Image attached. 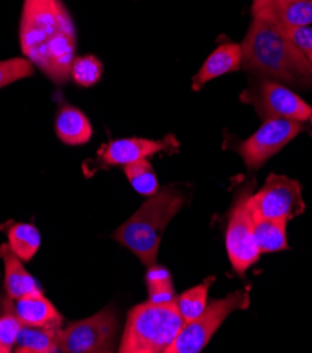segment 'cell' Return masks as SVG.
<instances>
[{
    "mask_svg": "<svg viewBox=\"0 0 312 353\" xmlns=\"http://www.w3.org/2000/svg\"><path fill=\"white\" fill-rule=\"evenodd\" d=\"M147 288H148V300L151 303L167 304V303H173L176 299V293H175V288H173V283L154 285V286H147Z\"/></svg>",
    "mask_w": 312,
    "mask_h": 353,
    "instance_id": "obj_26",
    "label": "cell"
},
{
    "mask_svg": "<svg viewBox=\"0 0 312 353\" xmlns=\"http://www.w3.org/2000/svg\"><path fill=\"white\" fill-rule=\"evenodd\" d=\"M14 312L23 325L62 327L63 323L61 312L43 293L16 300Z\"/></svg>",
    "mask_w": 312,
    "mask_h": 353,
    "instance_id": "obj_14",
    "label": "cell"
},
{
    "mask_svg": "<svg viewBox=\"0 0 312 353\" xmlns=\"http://www.w3.org/2000/svg\"><path fill=\"white\" fill-rule=\"evenodd\" d=\"M62 327L23 325L17 338L14 352L17 353H55L61 352Z\"/></svg>",
    "mask_w": 312,
    "mask_h": 353,
    "instance_id": "obj_16",
    "label": "cell"
},
{
    "mask_svg": "<svg viewBox=\"0 0 312 353\" xmlns=\"http://www.w3.org/2000/svg\"><path fill=\"white\" fill-rule=\"evenodd\" d=\"M124 173L132 189L141 196L151 197L159 192V182L152 165L147 159L136 161L124 166Z\"/></svg>",
    "mask_w": 312,
    "mask_h": 353,
    "instance_id": "obj_21",
    "label": "cell"
},
{
    "mask_svg": "<svg viewBox=\"0 0 312 353\" xmlns=\"http://www.w3.org/2000/svg\"><path fill=\"white\" fill-rule=\"evenodd\" d=\"M242 100L252 104L262 120L287 119L304 123L312 114L311 105L291 89L279 82L260 81L242 93Z\"/></svg>",
    "mask_w": 312,
    "mask_h": 353,
    "instance_id": "obj_8",
    "label": "cell"
},
{
    "mask_svg": "<svg viewBox=\"0 0 312 353\" xmlns=\"http://www.w3.org/2000/svg\"><path fill=\"white\" fill-rule=\"evenodd\" d=\"M0 258L5 265V289L10 300L43 293L40 286L23 265V261L12 251L9 243L0 245Z\"/></svg>",
    "mask_w": 312,
    "mask_h": 353,
    "instance_id": "obj_12",
    "label": "cell"
},
{
    "mask_svg": "<svg viewBox=\"0 0 312 353\" xmlns=\"http://www.w3.org/2000/svg\"><path fill=\"white\" fill-rule=\"evenodd\" d=\"M58 138L66 145H82L92 138V125L87 117L74 105H63L55 119Z\"/></svg>",
    "mask_w": 312,
    "mask_h": 353,
    "instance_id": "obj_15",
    "label": "cell"
},
{
    "mask_svg": "<svg viewBox=\"0 0 312 353\" xmlns=\"http://www.w3.org/2000/svg\"><path fill=\"white\" fill-rule=\"evenodd\" d=\"M302 131L304 125L300 121L287 119L264 120L263 125L244 143L236 145L235 151L249 170H258Z\"/></svg>",
    "mask_w": 312,
    "mask_h": 353,
    "instance_id": "obj_10",
    "label": "cell"
},
{
    "mask_svg": "<svg viewBox=\"0 0 312 353\" xmlns=\"http://www.w3.org/2000/svg\"><path fill=\"white\" fill-rule=\"evenodd\" d=\"M287 2H290V0H287Z\"/></svg>",
    "mask_w": 312,
    "mask_h": 353,
    "instance_id": "obj_30",
    "label": "cell"
},
{
    "mask_svg": "<svg viewBox=\"0 0 312 353\" xmlns=\"http://www.w3.org/2000/svg\"><path fill=\"white\" fill-rule=\"evenodd\" d=\"M309 121H311V124H312V114H311V117H309Z\"/></svg>",
    "mask_w": 312,
    "mask_h": 353,
    "instance_id": "obj_29",
    "label": "cell"
},
{
    "mask_svg": "<svg viewBox=\"0 0 312 353\" xmlns=\"http://www.w3.org/2000/svg\"><path fill=\"white\" fill-rule=\"evenodd\" d=\"M271 3H273V0H253V2H252L253 17L264 13L270 8Z\"/></svg>",
    "mask_w": 312,
    "mask_h": 353,
    "instance_id": "obj_28",
    "label": "cell"
},
{
    "mask_svg": "<svg viewBox=\"0 0 312 353\" xmlns=\"http://www.w3.org/2000/svg\"><path fill=\"white\" fill-rule=\"evenodd\" d=\"M179 143L173 135H166L163 139H147V138H120L113 139L109 144L103 145L97 158L92 161V170L107 169L112 166H125L128 163L147 159L155 154L178 150Z\"/></svg>",
    "mask_w": 312,
    "mask_h": 353,
    "instance_id": "obj_11",
    "label": "cell"
},
{
    "mask_svg": "<svg viewBox=\"0 0 312 353\" xmlns=\"http://www.w3.org/2000/svg\"><path fill=\"white\" fill-rule=\"evenodd\" d=\"M251 207L266 219L289 223L305 211L300 182L271 173L264 186L251 196Z\"/></svg>",
    "mask_w": 312,
    "mask_h": 353,
    "instance_id": "obj_9",
    "label": "cell"
},
{
    "mask_svg": "<svg viewBox=\"0 0 312 353\" xmlns=\"http://www.w3.org/2000/svg\"><path fill=\"white\" fill-rule=\"evenodd\" d=\"M248 70L304 89H312V63L274 20L253 17L240 44Z\"/></svg>",
    "mask_w": 312,
    "mask_h": 353,
    "instance_id": "obj_2",
    "label": "cell"
},
{
    "mask_svg": "<svg viewBox=\"0 0 312 353\" xmlns=\"http://www.w3.org/2000/svg\"><path fill=\"white\" fill-rule=\"evenodd\" d=\"M286 37L308 58L312 63V27L298 26V27H286L280 26Z\"/></svg>",
    "mask_w": 312,
    "mask_h": 353,
    "instance_id": "obj_25",
    "label": "cell"
},
{
    "mask_svg": "<svg viewBox=\"0 0 312 353\" xmlns=\"http://www.w3.org/2000/svg\"><path fill=\"white\" fill-rule=\"evenodd\" d=\"M101 75H103V65L96 57L93 55L75 57L72 69H71V77L78 85L83 88H90L100 81Z\"/></svg>",
    "mask_w": 312,
    "mask_h": 353,
    "instance_id": "obj_22",
    "label": "cell"
},
{
    "mask_svg": "<svg viewBox=\"0 0 312 353\" xmlns=\"http://www.w3.org/2000/svg\"><path fill=\"white\" fill-rule=\"evenodd\" d=\"M242 61H244V54H242L239 44H221L205 59L197 75L193 78V89L200 90L210 81L229 72H235V70L239 69Z\"/></svg>",
    "mask_w": 312,
    "mask_h": 353,
    "instance_id": "obj_13",
    "label": "cell"
},
{
    "mask_svg": "<svg viewBox=\"0 0 312 353\" xmlns=\"http://www.w3.org/2000/svg\"><path fill=\"white\" fill-rule=\"evenodd\" d=\"M251 214L253 221L255 238H256V243L259 246L260 254H273V252L290 250L289 242H287L286 221L266 219L260 216L252 207H251Z\"/></svg>",
    "mask_w": 312,
    "mask_h": 353,
    "instance_id": "obj_17",
    "label": "cell"
},
{
    "mask_svg": "<svg viewBox=\"0 0 312 353\" xmlns=\"http://www.w3.org/2000/svg\"><path fill=\"white\" fill-rule=\"evenodd\" d=\"M20 46L24 57L54 83L69 79L76 57V30L61 0H24Z\"/></svg>",
    "mask_w": 312,
    "mask_h": 353,
    "instance_id": "obj_1",
    "label": "cell"
},
{
    "mask_svg": "<svg viewBox=\"0 0 312 353\" xmlns=\"http://www.w3.org/2000/svg\"><path fill=\"white\" fill-rule=\"evenodd\" d=\"M118 331V315L109 305L86 320L71 323L62 328L59 349L65 353L114 352Z\"/></svg>",
    "mask_w": 312,
    "mask_h": 353,
    "instance_id": "obj_7",
    "label": "cell"
},
{
    "mask_svg": "<svg viewBox=\"0 0 312 353\" xmlns=\"http://www.w3.org/2000/svg\"><path fill=\"white\" fill-rule=\"evenodd\" d=\"M145 283H147V286L171 283L170 272L166 268L154 263V265L148 266V272L145 274Z\"/></svg>",
    "mask_w": 312,
    "mask_h": 353,
    "instance_id": "obj_27",
    "label": "cell"
},
{
    "mask_svg": "<svg viewBox=\"0 0 312 353\" xmlns=\"http://www.w3.org/2000/svg\"><path fill=\"white\" fill-rule=\"evenodd\" d=\"M253 189L255 183H251L236 193L225 230L227 254L232 269L240 276H244L262 255L256 243L249 205Z\"/></svg>",
    "mask_w": 312,
    "mask_h": 353,
    "instance_id": "obj_5",
    "label": "cell"
},
{
    "mask_svg": "<svg viewBox=\"0 0 312 353\" xmlns=\"http://www.w3.org/2000/svg\"><path fill=\"white\" fill-rule=\"evenodd\" d=\"M12 305V303H6L0 315V353H10L14 350L21 330V323Z\"/></svg>",
    "mask_w": 312,
    "mask_h": 353,
    "instance_id": "obj_23",
    "label": "cell"
},
{
    "mask_svg": "<svg viewBox=\"0 0 312 353\" xmlns=\"http://www.w3.org/2000/svg\"><path fill=\"white\" fill-rule=\"evenodd\" d=\"M9 238V246L12 251L23 261H31L40 250L41 235L40 231L32 224L25 223H9L2 227Z\"/></svg>",
    "mask_w": 312,
    "mask_h": 353,
    "instance_id": "obj_19",
    "label": "cell"
},
{
    "mask_svg": "<svg viewBox=\"0 0 312 353\" xmlns=\"http://www.w3.org/2000/svg\"><path fill=\"white\" fill-rule=\"evenodd\" d=\"M34 75V65L27 58L0 61V89Z\"/></svg>",
    "mask_w": 312,
    "mask_h": 353,
    "instance_id": "obj_24",
    "label": "cell"
},
{
    "mask_svg": "<svg viewBox=\"0 0 312 353\" xmlns=\"http://www.w3.org/2000/svg\"><path fill=\"white\" fill-rule=\"evenodd\" d=\"M185 203L186 196L179 188L167 186L138 208L128 221L116 230L113 238L148 268L156 263L162 235Z\"/></svg>",
    "mask_w": 312,
    "mask_h": 353,
    "instance_id": "obj_3",
    "label": "cell"
},
{
    "mask_svg": "<svg viewBox=\"0 0 312 353\" xmlns=\"http://www.w3.org/2000/svg\"><path fill=\"white\" fill-rule=\"evenodd\" d=\"M256 17H267L286 27L309 26L312 24V0H273L270 8Z\"/></svg>",
    "mask_w": 312,
    "mask_h": 353,
    "instance_id": "obj_18",
    "label": "cell"
},
{
    "mask_svg": "<svg viewBox=\"0 0 312 353\" xmlns=\"http://www.w3.org/2000/svg\"><path fill=\"white\" fill-rule=\"evenodd\" d=\"M185 327L175 301L156 304L149 300L128 311L118 346L121 353H167Z\"/></svg>",
    "mask_w": 312,
    "mask_h": 353,
    "instance_id": "obj_4",
    "label": "cell"
},
{
    "mask_svg": "<svg viewBox=\"0 0 312 353\" xmlns=\"http://www.w3.org/2000/svg\"><path fill=\"white\" fill-rule=\"evenodd\" d=\"M249 303L251 297L248 290H239L228 294L224 299L208 301L207 308L200 316L185 324L183 330L175 342L171 343L167 353L201 352L228 316L238 310H247Z\"/></svg>",
    "mask_w": 312,
    "mask_h": 353,
    "instance_id": "obj_6",
    "label": "cell"
},
{
    "mask_svg": "<svg viewBox=\"0 0 312 353\" xmlns=\"http://www.w3.org/2000/svg\"><path fill=\"white\" fill-rule=\"evenodd\" d=\"M216 277H208L202 283L186 290L180 296L175 299V304L183 316L185 324L196 320L200 316L208 304V292H210L211 285L214 283Z\"/></svg>",
    "mask_w": 312,
    "mask_h": 353,
    "instance_id": "obj_20",
    "label": "cell"
}]
</instances>
